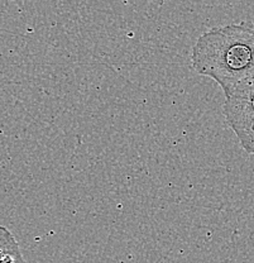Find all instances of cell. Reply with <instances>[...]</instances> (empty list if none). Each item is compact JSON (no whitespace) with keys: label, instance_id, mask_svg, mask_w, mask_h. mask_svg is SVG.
<instances>
[{"label":"cell","instance_id":"obj_1","mask_svg":"<svg viewBox=\"0 0 254 263\" xmlns=\"http://www.w3.org/2000/svg\"><path fill=\"white\" fill-rule=\"evenodd\" d=\"M193 70L212 79L224 95L254 80V23L249 21L214 27L196 40L191 52Z\"/></svg>","mask_w":254,"mask_h":263},{"label":"cell","instance_id":"obj_2","mask_svg":"<svg viewBox=\"0 0 254 263\" xmlns=\"http://www.w3.org/2000/svg\"><path fill=\"white\" fill-rule=\"evenodd\" d=\"M223 114L243 149L254 155V80L225 97Z\"/></svg>","mask_w":254,"mask_h":263},{"label":"cell","instance_id":"obj_3","mask_svg":"<svg viewBox=\"0 0 254 263\" xmlns=\"http://www.w3.org/2000/svg\"><path fill=\"white\" fill-rule=\"evenodd\" d=\"M0 263H27L17 238L5 227L0 228Z\"/></svg>","mask_w":254,"mask_h":263}]
</instances>
